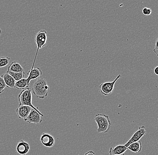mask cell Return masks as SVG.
I'll return each mask as SVG.
<instances>
[{
  "label": "cell",
  "mask_w": 158,
  "mask_h": 155,
  "mask_svg": "<svg viewBox=\"0 0 158 155\" xmlns=\"http://www.w3.org/2000/svg\"><path fill=\"white\" fill-rule=\"evenodd\" d=\"M7 71L14 73H19L24 71V69L19 63L15 61L11 63L10 65L8 67Z\"/></svg>",
  "instance_id": "cell-14"
},
{
  "label": "cell",
  "mask_w": 158,
  "mask_h": 155,
  "mask_svg": "<svg viewBox=\"0 0 158 155\" xmlns=\"http://www.w3.org/2000/svg\"><path fill=\"white\" fill-rule=\"evenodd\" d=\"M154 72L156 75H158V67H156L155 68V70H154Z\"/></svg>",
  "instance_id": "cell-23"
},
{
  "label": "cell",
  "mask_w": 158,
  "mask_h": 155,
  "mask_svg": "<svg viewBox=\"0 0 158 155\" xmlns=\"http://www.w3.org/2000/svg\"><path fill=\"white\" fill-rule=\"evenodd\" d=\"M40 140L42 145L46 148H52L55 144L54 137L47 133H43L40 137Z\"/></svg>",
  "instance_id": "cell-9"
},
{
  "label": "cell",
  "mask_w": 158,
  "mask_h": 155,
  "mask_svg": "<svg viewBox=\"0 0 158 155\" xmlns=\"http://www.w3.org/2000/svg\"><path fill=\"white\" fill-rule=\"evenodd\" d=\"M49 87L47 81L43 78L37 80L33 84L32 91L33 94L40 99L45 98L49 93Z\"/></svg>",
  "instance_id": "cell-1"
},
{
  "label": "cell",
  "mask_w": 158,
  "mask_h": 155,
  "mask_svg": "<svg viewBox=\"0 0 158 155\" xmlns=\"http://www.w3.org/2000/svg\"><path fill=\"white\" fill-rule=\"evenodd\" d=\"M18 99L19 105H28L38 112L40 114H42L39 111L38 108L35 107L32 104V89L31 88H28L22 91L18 96Z\"/></svg>",
  "instance_id": "cell-3"
},
{
  "label": "cell",
  "mask_w": 158,
  "mask_h": 155,
  "mask_svg": "<svg viewBox=\"0 0 158 155\" xmlns=\"http://www.w3.org/2000/svg\"><path fill=\"white\" fill-rule=\"evenodd\" d=\"M84 155H95V153L93 151H89Z\"/></svg>",
  "instance_id": "cell-22"
},
{
  "label": "cell",
  "mask_w": 158,
  "mask_h": 155,
  "mask_svg": "<svg viewBox=\"0 0 158 155\" xmlns=\"http://www.w3.org/2000/svg\"><path fill=\"white\" fill-rule=\"evenodd\" d=\"M6 87V84L3 79L2 76H0V94L2 93L4 91L5 88Z\"/></svg>",
  "instance_id": "cell-19"
},
{
  "label": "cell",
  "mask_w": 158,
  "mask_h": 155,
  "mask_svg": "<svg viewBox=\"0 0 158 155\" xmlns=\"http://www.w3.org/2000/svg\"><path fill=\"white\" fill-rule=\"evenodd\" d=\"M32 108L25 105H19L16 109V112L19 119L25 120L29 114Z\"/></svg>",
  "instance_id": "cell-8"
},
{
  "label": "cell",
  "mask_w": 158,
  "mask_h": 155,
  "mask_svg": "<svg viewBox=\"0 0 158 155\" xmlns=\"http://www.w3.org/2000/svg\"><path fill=\"white\" fill-rule=\"evenodd\" d=\"M10 75L14 79H15L16 81L19 80L21 79L24 78L25 72H22L19 73H14L10 71H7Z\"/></svg>",
  "instance_id": "cell-17"
},
{
  "label": "cell",
  "mask_w": 158,
  "mask_h": 155,
  "mask_svg": "<svg viewBox=\"0 0 158 155\" xmlns=\"http://www.w3.org/2000/svg\"><path fill=\"white\" fill-rule=\"evenodd\" d=\"M94 120L97 124L98 133H107L112 125L109 117L105 114L98 113L95 116Z\"/></svg>",
  "instance_id": "cell-2"
},
{
  "label": "cell",
  "mask_w": 158,
  "mask_h": 155,
  "mask_svg": "<svg viewBox=\"0 0 158 155\" xmlns=\"http://www.w3.org/2000/svg\"><path fill=\"white\" fill-rule=\"evenodd\" d=\"M153 52L157 55L158 57V38L156 40V44H155V48L153 49Z\"/></svg>",
  "instance_id": "cell-21"
},
{
  "label": "cell",
  "mask_w": 158,
  "mask_h": 155,
  "mask_svg": "<svg viewBox=\"0 0 158 155\" xmlns=\"http://www.w3.org/2000/svg\"><path fill=\"white\" fill-rule=\"evenodd\" d=\"M146 131L145 130V127L144 126H140L138 128V131H136L134 134L133 135L130 140H129L124 145V146L126 147H128V145L133 142H137L140 141V139L143 137V136L146 135Z\"/></svg>",
  "instance_id": "cell-7"
},
{
  "label": "cell",
  "mask_w": 158,
  "mask_h": 155,
  "mask_svg": "<svg viewBox=\"0 0 158 155\" xmlns=\"http://www.w3.org/2000/svg\"><path fill=\"white\" fill-rule=\"evenodd\" d=\"M128 149L124 145H119L114 148H110L109 149V155H121L123 154Z\"/></svg>",
  "instance_id": "cell-12"
},
{
  "label": "cell",
  "mask_w": 158,
  "mask_h": 155,
  "mask_svg": "<svg viewBox=\"0 0 158 155\" xmlns=\"http://www.w3.org/2000/svg\"><path fill=\"white\" fill-rule=\"evenodd\" d=\"M2 34V30L0 28V35Z\"/></svg>",
  "instance_id": "cell-24"
},
{
  "label": "cell",
  "mask_w": 158,
  "mask_h": 155,
  "mask_svg": "<svg viewBox=\"0 0 158 155\" xmlns=\"http://www.w3.org/2000/svg\"><path fill=\"white\" fill-rule=\"evenodd\" d=\"M47 40V31L44 30L40 31L39 32L35 35V43H36V45H37V50H36V54H35V57L32 67H31V69H32L34 68L35 63V60H36V58H37L38 51H39L40 49L43 48L45 46Z\"/></svg>",
  "instance_id": "cell-4"
},
{
  "label": "cell",
  "mask_w": 158,
  "mask_h": 155,
  "mask_svg": "<svg viewBox=\"0 0 158 155\" xmlns=\"http://www.w3.org/2000/svg\"><path fill=\"white\" fill-rule=\"evenodd\" d=\"M27 75H28L27 80L31 81V80H36L39 78L42 75V71L39 68H33L28 71Z\"/></svg>",
  "instance_id": "cell-11"
},
{
  "label": "cell",
  "mask_w": 158,
  "mask_h": 155,
  "mask_svg": "<svg viewBox=\"0 0 158 155\" xmlns=\"http://www.w3.org/2000/svg\"><path fill=\"white\" fill-rule=\"evenodd\" d=\"M41 116H44V115L43 114H40L38 112L32 108L29 114L24 121L29 124L31 123H34L35 124H40L43 121L41 119Z\"/></svg>",
  "instance_id": "cell-6"
},
{
  "label": "cell",
  "mask_w": 158,
  "mask_h": 155,
  "mask_svg": "<svg viewBox=\"0 0 158 155\" xmlns=\"http://www.w3.org/2000/svg\"><path fill=\"white\" fill-rule=\"evenodd\" d=\"M30 83V81L27 80V78H23L19 80L16 81L15 88L17 89H25L29 88Z\"/></svg>",
  "instance_id": "cell-15"
},
{
  "label": "cell",
  "mask_w": 158,
  "mask_h": 155,
  "mask_svg": "<svg viewBox=\"0 0 158 155\" xmlns=\"http://www.w3.org/2000/svg\"><path fill=\"white\" fill-rule=\"evenodd\" d=\"M10 58L9 57H0V68L4 67L7 66L9 63Z\"/></svg>",
  "instance_id": "cell-18"
},
{
  "label": "cell",
  "mask_w": 158,
  "mask_h": 155,
  "mask_svg": "<svg viewBox=\"0 0 158 155\" xmlns=\"http://www.w3.org/2000/svg\"><path fill=\"white\" fill-rule=\"evenodd\" d=\"M3 79L6 84V86L9 88H15L16 81L10 75L6 72L4 75H2Z\"/></svg>",
  "instance_id": "cell-13"
},
{
  "label": "cell",
  "mask_w": 158,
  "mask_h": 155,
  "mask_svg": "<svg viewBox=\"0 0 158 155\" xmlns=\"http://www.w3.org/2000/svg\"><path fill=\"white\" fill-rule=\"evenodd\" d=\"M120 77H121V75H118L113 81L102 84L99 87L101 93L104 96H108L112 93L114 89L115 83L120 78Z\"/></svg>",
  "instance_id": "cell-5"
},
{
  "label": "cell",
  "mask_w": 158,
  "mask_h": 155,
  "mask_svg": "<svg viewBox=\"0 0 158 155\" xmlns=\"http://www.w3.org/2000/svg\"><path fill=\"white\" fill-rule=\"evenodd\" d=\"M152 9L151 8H149L145 7L142 10V12H143V14L145 15H150L152 13Z\"/></svg>",
  "instance_id": "cell-20"
},
{
  "label": "cell",
  "mask_w": 158,
  "mask_h": 155,
  "mask_svg": "<svg viewBox=\"0 0 158 155\" xmlns=\"http://www.w3.org/2000/svg\"><path fill=\"white\" fill-rule=\"evenodd\" d=\"M127 149L134 153H139L142 149V142L140 141L133 142L127 147Z\"/></svg>",
  "instance_id": "cell-16"
},
{
  "label": "cell",
  "mask_w": 158,
  "mask_h": 155,
  "mask_svg": "<svg viewBox=\"0 0 158 155\" xmlns=\"http://www.w3.org/2000/svg\"><path fill=\"white\" fill-rule=\"evenodd\" d=\"M16 150L20 155H26L30 150L29 145L23 140H21L17 146Z\"/></svg>",
  "instance_id": "cell-10"
}]
</instances>
